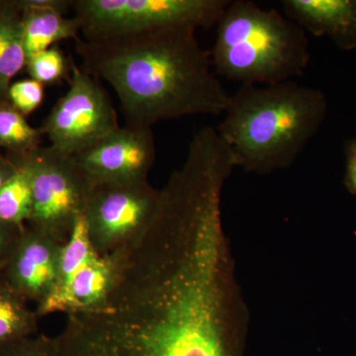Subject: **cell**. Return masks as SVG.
<instances>
[{
    "mask_svg": "<svg viewBox=\"0 0 356 356\" xmlns=\"http://www.w3.org/2000/svg\"><path fill=\"white\" fill-rule=\"evenodd\" d=\"M26 67L31 79L46 86L67 76V62L64 53L54 46L28 58Z\"/></svg>",
    "mask_w": 356,
    "mask_h": 356,
    "instance_id": "17",
    "label": "cell"
},
{
    "mask_svg": "<svg viewBox=\"0 0 356 356\" xmlns=\"http://www.w3.org/2000/svg\"><path fill=\"white\" fill-rule=\"evenodd\" d=\"M62 247L51 236L26 227L2 267V280L39 305L55 287Z\"/></svg>",
    "mask_w": 356,
    "mask_h": 356,
    "instance_id": "10",
    "label": "cell"
},
{
    "mask_svg": "<svg viewBox=\"0 0 356 356\" xmlns=\"http://www.w3.org/2000/svg\"><path fill=\"white\" fill-rule=\"evenodd\" d=\"M18 172L17 165L8 156L0 154V189Z\"/></svg>",
    "mask_w": 356,
    "mask_h": 356,
    "instance_id": "22",
    "label": "cell"
},
{
    "mask_svg": "<svg viewBox=\"0 0 356 356\" xmlns=\"http://www.w3.org/2000/svg\"><path fill=\"white\" fill-rule=\"evenodd\" d=\"M26 64L21 8L17 0H0V100H8L9 86Z\"/></svg>",
    "mask_w": 356,
    "mask_h": 356,
    "instance_id": "13",
    "label": "cell"
},
{
    "mask_svg": "<svg viewBox=\"0 0 356 356\" xmlns=\"http://www.w3.org/2000/svg\"><path fill=\"white\" fill-rule=\"evenodd\" d=\"M36 312L3 280H0V346L36 334Z\"/></svg>",
    "mask_w": 356,
    "mask_h": 356,
    "instance_id": "14",
    "label": "cell"
},
{
    "mask_svg": "<svg viewBox=\"0 0 356 356\" xmlns=\"http://www.w3.org/2000/svg\"><path fill=\"white\" fill-rule=\"evenodd\" d=\"M0 356H53V339L34 334L0 346Z\"/></svg>",
    "mask_w": 356,
    "mask_h": 356,
    "instance_id": "19",
    "label": "cell"
},
{
    "mask_svg": "<svg viewBox=\"0 0 356 356\" xmlns=\"http://www.w3.org/2000/svg\"><path fill=\"white\" fill-rule=\"evenodd\" d=\"M281 6L306 33L327 37L343 51L356 49V0H283Z\"/></svg>",
    "mask_w": 356,
    "mask_h": 356,
    "instance_id": "11",
    "label": "cell"
},
{
    "mask_svg": "<svg viewBox=\"0 0 356 356\" xmlns=\"http://www.w3.org/2000/svg\"><path fill=\"white\" fill-rule=\"evenodd\" d=\"M210 56L217 76L241 86L292 81L311 62L307 33L284 14L250 0H229Z\"/></svg>",
    "mask_w": 356,
    "mask_h": 356,
    "instance_id": "3",
    "label": "cell"
},
{
    "mask_svg": "<svg viewBox=\"0 0 356 356\" xmlns=\"http://www.w3.org/2000/svg\"><path fill=\"white\" fill-rule=\"evenodd\" d=\"M191 26H177L102 41L79 37L81 67L113 88L127 125L226 111L229 93Z\"/></svg>",
    "mask_w": 356,
    "mask_h": 356,
    "instance_id": "1",
    "label": "cell"
},
{
    "mask_svg": "<svg viewBox=\"0 0 356 356\" xmlns=\"http://www.w3.org/2000/svg\"><path fill=\"white\" fill-rule=\"evenodd\" d=\"M22 13L27 60L65 40L79 38L81 23L72 10L70 0H17Z\"/></svg>",
    "mask_w": 356,
    "mask_h": 356,
    "instance_id": "12",
    "label": "cell"
},
{
    "mask_svg": "<svg viewBox=\"0 0 356 356\" xmlns=\"http://www.w3.org/2000/svg\"><path fill=\"white\" fill-rule=\"evenodd\" d=\"M344 154H346L344 184L348 191L356 196V139L346 140Z\"/></svg>",
    "mask_w": 356,
    "mask_h": 356,
    "instance_id": "21",
    "label": "cell"
},
{
    "mask_svg": "<svg viewBox=\"0 0 356 356\" xmlns=\"http://www.w3.org/2000/svg\"><path fill=\"white\" fill-rule=\"evenodd\" d=\"M8 102L24 115L31 114L44 100V86L33 79L15 81L9 86Z\"/></svg>",
    "mask_w": 356,
    "mask_h": 356,
    "instance_id": "18",
    "label": "cell"
},
{
    "mask_svg": "<svg viewBox=\"0 0 356 356\" xmlns=\"http://www.w3.org/2000/svg\"><path fill=\"white\" fill-rule=\"evenodd\" d=\"M0 280H1V270H0Z\"/></svg>",
    "mask_w": 356,
    "mask_h": 356,
    "instance_id": "23",
    "label": "cell"
},
{
    "mask_svg": "<svg viewBox=\"0 0 356 356\" xmlns=\"http://www.w3.org/2000/svg\"><path fill=\"white\" fill-rule=\"evenodd\" d=\"M29 177L32 213L28 228L67 243L77 218L83 215L92 180L74 156L53 147H39L22 158H9Z\"/></svg>",
    "mask_w": 356,
    "mask_h": 356,
    "instance_id": "5",
    "label": "cell"
},
{
    "mask_svg": "<svg viewBox=\"0 0 356 356\" xmlns=\"http://www.w3.org/2000/svg\"><path fill=\"white\" fill-rule=\"evenodd\" d=\"M229 0H70L86 41L177 27L210 29Z\"/></svg>",
    "mask_w": 356,
    "mask_h": 356,
    "instance_id": "4",
    "label": "cell"
},
{
    "mask_svg": "<svg viewBox=\"0 0 356 356\" xmlns=\"http://www.w3.org/2000/svg\"><path fill=\"white\" fill-rule=\"evenodd\" d=\"M113 273V259L96 250L86 217L81 215L69 240L60 248L55 287L39 304L37 315L40 317L56 312L70 315L95 308L106 297Z\"/></svg>",
    "mask_w": 356,
    "mask_h": 356,
    "instance_id": "7",
    "label": "cell"
},
{
    "mask_svg": "<svg viewBox=\"0 0 356 356\" xmlns=\"http://www.w3.org/2000/svg\"><path fill=\"white\" fill-rule=\"evenodd\" d=\"M159 197L147 179L95 184L84 217L96 250L111 255L137 238L153 219Z\"/></svg>",
    "mask_w": 356,
    "mask_h": 356,
    "instance_id": "8",
    "label": "cell"
},
{
    "mask_svg": "<svg viewBox=\"0 0 356 356\" xmlns=\"http://www.w3.org/2000/svg\"><path fill=\"white\" fill-rule=\"evenodd\" d=\"M0 189V221L26 227L32 213V191L29 177L22 168Z\"/></svg>",
    "mask_w": 356,
    "mask_h": 356,
    "instance_id": "16",
    "label": "cell"
},
{
    "mask_svg": "<svg viewBox=\"0 0 356 356\" xmlns=\"http://www.w3.org/2000/svg\"><path fill=\"white\" fill-rule=\"evenodd\" d=\"M70 76L69 89L40 129L54 149L76 156L120 125L113 103L99 79L74 63Z\"/></svg>",
    "mask_w": 356,
    "mask_h": 356,
    "instance_id": "6",
    "label": "cell"
},
{
    "mask_svg": "<svg viewBox=\"0 0 356 356\" xmlns=\"http://www.w3.org/2000/svg\"><path fill=\"white\" fill-rule=\"evenodd\" d=\"M216 129L236 168L255 175L287 170L322 127L327 100L318 89L293 81L241 86L229 95Z\"/></svg>",
    "mask_w": 356,
    "mask_h": 356,
    "instance_id": "2",
    "label": "cell"
},
{
    "mask_svg": "<svg viewBox=\"0 0 356 356\" xmlns=\"http://www.w3.org/2000/svg\"><path fill=\"white\" fill-rule=\"evenodd\" d=\"M25 228L0 221V270Z\"/></svg>",
    "mask_w": 356,
    "mask_h": 356,
    "instance_id": "20",
    "label": "cell"
},
{
    "mask_svg": "<svg viewBox=\"0 0 356 356\" xmlns=\"http://www.w3.org/2000/svg\"><path fill=\"white\" fill-rule=\"evenodd\" d=\"M41 129L32 127L8 100H0V147L8 158H22L42 147Z\"/></svg>",
    "mask_w": 356,
    "mask_h": 356,
    "instance_id": "15",
    "label": "cell"
},
{
    "mask_svg": "<svg viewBox=\"0 0 356 356\" xmlns=\"http://www.w3.org/2000/svg\"><path fill=\"white\" fill-rule=\"evenodd\" d=\"M74 156L95 184L147 179L156 156L153 131L126 124Z\"/></svg>",
    "mask_w": 356,
    "mask_h": 356,
    "instance_id": "9",
    "label": "cell"
}]
</instances>
